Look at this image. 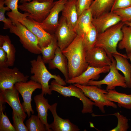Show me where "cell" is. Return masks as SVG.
Wrapping results in <instances>:
<instances>
[{
    "instance_id": "cell-1",
    "label": "cell",
    "mask_w": 131,
    "mask_h": 131,
    "mask_svg": "<svg viewBox=\"0 0 131 131\" xmlns=\"http://www.w3.org/2000/svg\"><path fill=\"white\" fill-rule=\"evenodd\" d=\"M68 61L69 79L80 75L89 65L86 61L87 51L83 43V34H77L71 44L62 50Z\"/></svg>"
},
{
    "instance_id": "cell-2",
    "label": "cell",
    "mask_w": 131,
    "mask_h": 131,
    "mask_svg": "<svg viewBox=\"0 0 131 131\" xmlns=\"http://www.w3.org/2000/svg\"><path fill=\"white\" fill-rule=\"evenodd\" d=\"M31 67L30 72L33 75L31 80L40 84L41 86V93L45 95L52 94L49 82L51 79H54L59 84L65 86L66 82L59 75H53L48 70L41 55H38L36 59L30 62Z\"/></svg>"
},
{
    "instance_id": "cell-3",
    "label": "cell",
    "mask_w": 131,
    "mask_h": 131,
    "mask_svg": "<svg viewBox=\"0 0 131 131\" xmlns=\"http://www.w3.org/2000/svg\"><path fill=\"white\" fill-rule=\"evenodd\" d=\"M125 24L124 22L121 21L98 34L95 47L104 49L111 60L113 58V54L120 55L128 58L127 55L119 53L116 49L123 37L122 29Z\"/></svg>"
},
{
    "instance_id": "cell-4",
    "label": "cell",
    "mask_w": 131,
    "mask_h": 131,
    "mask_svg": "<svg viewBox=\"0 0 131 131\" xmlns=\"http://www.w3.org/2000/svg\"><path fill=\"white\" fill-rule=\"evenodd\" d=\"M50 89L56 91L65 97H74L79 99L83 105L82 112V114L91 113L93 112L94 102L86 96L82 90L79 87L71 84L68 86L59 84L54 80L49 85Z\"/></svg>"
},
{
    "instance_id": "cell-5",
    "label": "cell",
    "mask_w": 131,
    "mask_h": 131,
    "mask_svg": "<svg viewBox=\"0 0 131 131\" xmlns=\"http://www.w3.org/2000/svg\"><path fill=\"white\" fill-rule=\"evenodd\" d=\"M9 32L19 38L23 47L29 52L36 54L41 53L37 37L19 22H15L9 29Z\"/></svg>"
},
{
    "instance_id": "cell-6",
    "label": "cell",
    "mask_w": 131,
    "mask_h": 131,
    "mask_svg": "<svg viewBox=\"0 0 131 131\" xmlns=\"http://www.w3.org/2000/svg\"><path fill=\"white\" fill-rule=\"evenodd\" d=\"M54 0L49 1L39 2L34 0L25 2L18 5V8L21 10L29 13L28 17L36 22H42L49 15L50 10L54 5Z\"/></svg>"
},
{
    "instance_id": "cell-7",
    "label": "cell",
    "mask_w": 131,
    "mask_h": 131,
    "mask_svg": "<svg viewBox=\"0 0 131 131\" xmlns=\"http://www.w3.org/2000/svg\"><path fill=\"white\" fill-rule=\"evenodd\" d=\"M74 84L79 87L85 95L94 102V105L98 107L103 113L105 112L104 106L117 108V105L113 102L109 101L105 96L107 92L106 90L100 89L94 85H83L75 83Z\"/></svg>"
},
{
    "instance_id": "cell-8",
    "label": "cell",
    "mask_w": 131,
    "mask_h": 131,
    "mask_svg": "<svg viewBox=\"0 0 131 131\" xmlns=\"http://www.w3.org/2000/svg\"><path fill=\"white\" fill-rule=\"evenodd\" d=\"M112 61L109 73L103 79L99 81L91 80L87 85H95L99 87L102 85L106 84L107 85L106 89L107 91L115 90L117 86L124 88H127L124 76L119 73L116 67L115 59L113 58Z\"/></svg>"
},
{
    "instance_id": "cell-9",
    "label": "cell",
    "mask_w": 131,
    "mask_h": 131,
    "mask_svg": "<svg viewBox=\"0 0 131 131\" xmlns=\"http://www.w3.org/2000/svg\"><path fill=\"white\" fill-rule=\"evenodd\" d=\"M15 86L23 98V102L22 104L24 111L29 117L31 113L33 114L34 113L31 103L32 93L37 89H41V85L31 80L26 82H17L15 84Z\"/></svg>"
},
{
    "instance_id": "cell-10",
    "label": "cell",
    "mask_w": 131,
    "mask_h": 131,
    "mask_svg": "<svg viewBox=\"0 0 131 131\" xmlns=\"http://www.w3.org/2000/svg\"><path fill=\"white\" fill-rule=\"evenodd\" d=\"M8 67L0 68V90L12 89L16 83L28 80L29 76L25 75L18 68Z\"/></svg>"
},
{
    "instance_id": "cell-11",
    "label": "cell",
    "mask_w": 131,
    "mask_h": 131,
    "mask_svg": "<svg viewBox=\"0 0 131 131\" xmlns=\"http://www.w3.org/2000/svg\"><path fill=\"white\" fill-rule=\"evenodd\" d=\"M54 34L57 39L58 46L62 51L67 47L77 35L72 29L66 20L62 16Z\"/></svg>"
},
{
    "instance_id": "cell-12",
    "label": "cell",
    "mask_w": 131,
    "mask_h": 131,
    "mask_svg": "<svg viewBox=\"0 0 131 131\" xmlns=\"http://www.w3.org/2000/svg\"><path fill=\"white\" fill-rule=\"evenodd\" d=\"M19 93L15 85L12 89L0 90V103L3 104L4 102L8 103L13 111L22 117L25 120L27 115L20 101Z\"/></svg>"
},
{
    "instance_id": "cell-13",
    "label": "cell",
    "mask_w": 131,
    "mask_h": 131,
    "mask_svg": "<svg viewBox=\"0 0 131 131\" xmlns=\"http://www.w3.org/2000/svg\"><path fill=\"white\" fill-rule=\"evenodd\" d=\"M68 0H58L55 1L54 5L45 19L42 22H36V23L48 33L54 34L59 24V15Z\"/></svg>"
},
{
    "instance_id": "cell-14",
    "label": "cell",
    "mask_w": 131,
    "mask_h": 131,
    "mask_svg": "<svg viewBox=\"0 0 131 131\" xmlns=\"http://www.w3.org/2000/svg\"><path fill=\"white\" fill-rule=\"evenodd\" d=\"M17 21L25 26L37 37L41 48L47 46L50 42L53 34L47 32L33 19L27 17L19 19Z\"/></svg>"
},
{
    "instance_id": "cell-15",
    "label": "cell",
    "mask_w": 131,
    "mask_h": 131,
    "mask_svg": "<svg viewBox=\"0 0 131 131\" xmlns=\"http://www.w3.org/2000/svg\"><path fill=\"white\" fill-rule=\"evenodd\" d=\"M110 68L109 66L96 67L89 66L80 75L69 79L66 82L70 84L87 85L90 80L98 79L100 74L108 72Z\"/></svg>"
},
{
    "instance_id": "cell-16",
    "label": "cell",
    "mask_w": 131,
    "mask_h": 131,
    "mask_svg": "<svg viewBox=\"0 0 131 131\" xmlns=\"http://www.w3.org/2000/svg\"><path fill=\"white\" fill-rule=\"evenodd\" d=\"M86 61L89 66L96 67L110 66L112 63L105 50L98 47L87 52Z\"/></svg>"
},
{
    "instance_id": "cell-17",
    "label": "cell",
    "mask_w": 131,
    "mask_h": 131,
    "mask_svg": "<svg viewBox=\"0 0 131 131\" xmlns=\"http://www.w3.org/2000/svg\"><path fill=\"white\" fill-rule=\"evenodd\" d=\"M57 103L50 106L49 109L53 115V122L49 124V127L53 131H79L80 129L76 125L72 123L68 119L60 117L57 112Z\"/></svg>"
},
{
    "instance_id": "cell-18",
    "label": "cell",
    "mask_w": 131,
    "mask_h": 131,
    "mask_svg": "<svg viewBox=\"0 0 131 131\" xmlns=\"http://www.w3.org/2000/svg\"><path fill=\"white\" fill-rule=\"evenodd\" d=\"M121 21V18L118 15L113 12L110 11L93 18L92 23L100 33Z\"/></svg>"
},
{
    "instance_id": "cell-19",
    "label": "cell",
    "mask_w": 131,
    "mask_h": 131,
    "mask_svg": "<svg viewBox=\"0 0 131 131\" xmlns=\"http://www.w3.org/2000/svg\"><path fill=\"white\" fill-rule=\"evenodd\" d=\"M48 64L49 69L57 68L62 72L66 82L69 79L67 60L58 46L56 50L54 57Z\"/></svg>"
},
{
    "instance_id": "cell-20",
    "label": "cell",
    "mask_w": 131,
    "mask_h": 131,
    "mask_svg": "<svg viewBox=\"0 0 131 131\" xmlns=\"http://www.w3.org/2000/svg\"><path fill=\"white\" fill-rule=\"evenodd\" d=\"M44 94L41 93L35 96L33 98L35 102L37 116L42 122L45 125L48 131L52 130L49 127L47 121L48 112L51 105L49 103L47 99L44 97Z\"/></svg>"
},
{
    "instance_id": "cell-21",
    "label": "cell",
    "mask_w": 131,
    "mask_h": 131,
    "mask_svg": "<svg viewBox=\"0 0 131 131\" xmlns=\"http://www.w3.org/2000/svg\"><path fill=\"white\" fill-rule=\"evenodd\" d=\"M77 0H68L62 10V16L66 20L69 27L74 30L78 16L77 10Z\"/></svg>"
},
{
    "instance_id": "cell-22",
    "label": "cell",
    "mask_w": 131,
    "mask_h": 131,
    "mask_svg": "<svg viewBox=\"0 0 131 131\" xmlns=\"http://www.w3.org/2000/svg\"><path fill=\"white\" fill-rule=\"evenodd\" d=\"M105 95L110 101L117 103L119 107L131 109V94L120 93L112 90H107Z\"/></svg>"
},
{
    "instance_id": "cell-23",
    "label": "cell",
    "mask_w": 131,
    "mask_h": 131,
    "mask_svg": "<svg viewBox=\"0 0 131 131\" xmlns=\"http://www.w3.org/2000/svg\"><path fill=\"white\" fill-rule=\"evenodd\" d=\"M116 61V67L123 74L127 88H131V66L127 58L121 55H112Z\"/></svg>"
},
{
    "instance_id": "cell-24",
    "label": "cell",
    "mask_w": 131,
    "mask_h": 131,
    "mask_svg": "<svg viewBox=\"0 0 131 131\" xmlns=\"http://www.w3.org/2000/svg\"><path fill=\"white\" fill-rule=\"evenodd\" d=\"M0 47L6 53L8 67L13 66L15 60V48L8 35H0Z\"/></svg>"
},
{
    "instance_id": "cell-25",
    "label": "cell",
    "mask_w": 131,
    "mask_h": 131,
    "mask_svg": "<svg viewBox=\"0 0 131 131\" xmlns=\"http://www.w3.org/2000/svg\"><path fill=\"white\" fill-rule=\"evenodd\" d=\"M93 18L91 9L86 10L78 17L74 30L77 34H82L92 24Z\"/></svg>"
},
{
    "instance_id": "cell-26",
    "label": "cell",
    "mask_w": 131,
    "mask_h": 131,
    "mask_svg": "<svg viewBox=\"0 0 131 131\" xmlns=\"http://www.w3.org/2000/svg\"><path fill=\"white\" fill-rule=\"evenodd\" d=\"M99 33L92 23L83 33V43L86 51L95 47Z\"/></svg>"
},
{
    "instance_id": "cell-27",
    "label": "cell",
    "mask_w": 131,
    "mask_h": 131,
    "mask_svg": "<svg viewBox=\"0 0 131 131\" xmlns=\"http://www.w3.org/2000/svg\"><path fill=\"white\" fill-rule=\"evenodd\" d=\"M114 0H95L93 1L90 8L91 9L93 18L109 12Z\"/></svg>"
},
{
    "instance_id": "cell-28",
    "label": "cell",
    "mask_w": 131,
    "mask_h": 131,
    "mask_svg": "<svg viewBox=\"0 0 131 131\" xmlns=\"http://www.w3.org/2000/svg\"><path fill=\"white\" fill-rule=\"evenodd\" d=\"M19 0H5L4 4L11 10L8 12L7 15L12 20L14 25L15 22L20 19L27 17L29 16L28 13H22L18 10V2Z\"/></svg>"
},
{
    "instance_id": "cell-29",
    "label": "cell",
    "mask_w": 131,
    "mask_h": 131,
    "mask_svg": "<svg viewBox=\"0 0 131 131\" xmlns=\"http://www.w3.org/2000/svg\"><path fill=\"white\" fill-rule=\"evenodd\" d=\"M58 47L57 39L53 34L50 43L47 46L41 48L42 59L45 64H48L54 58L56 50Z\"/></svg>"
},
{
    "instance_id": "cell-30",
    "label": "cell",
    "mask_w": 131,
    "mask_h": 131,
    "mask_svg": "<svg viewBox=\"0 0 131 131\" xmlns=\"http://www.w3.org/2000/svg\"><path fill=\"white\" fill-rule=\"evenodd\" d=\"M123 36L118 44L119 49H125L127 53H131V27L125 24L122 28Z\"/></svg>"
},
{
    "instance_id": "cell-31",
    "label": "cell",
    "mask_w": 131,
    "mask_h": 131,
    "mask_svg": "<svg viewBox=\"0 0 131 131\" xmlns=\"http://www.w3.org/2000/svg\"><path fill=\"white\" fill-rule=\"evenodd\" d=\"M28 131H47L45 125L37 115H33L25 122Z\"/></svg>"
},
{
    "instance_id": "cell-32",
    "label": "cell",
    "mask_w": 131,
    "mask_h": 131,
    "mask_svg": "<svg viewBox=\"0 0 131 131\" xmlns=\"http://www.w3.org/2000/svg\"><path fill=\"white\" fill-rule=\"evenodd\" d=\"M4 0H0V21L4 23L3 29H9L13 24L10 19L6 17L5 13L6 11H9L10 9L7 6H4Z\"/></svg>"
},
{
    "instance_id": "cell-33",
    "label": "cell",
    "mask_w": 131,
    "mask_h": 131,
    "mask_svg": "<svg viewBox=\"0 0 131 131\" xmlns=\"http://www.w3.org/2000/svg\"><path fill=\"white\" fill-rule=\"evenodd\" d=\"M110 115L116 116L118 120L117 125L110 131H126L129 128L128 120L127 117L121 115L119 112L115 113Z\"/></svg>"
},
{
    "instance_id": "cell-34",
    "label": "cell",
    "mask_w": 131,
    "mask_h": 131,
    "mask_svg": "<svg viewBox=\"0 0 131 131\" xmlns=\"http://www.w3.org/2000/svg\"><path fill=\"white\" fill-rule=\"evenodd\" d=\"M3 109L0 110V131H16Z\"/></svg>"
},
{
    "instance_id": "cell-35",
    "label": "cell",
    "mask_w": 131,
    "mask_h": 131,
    "mask_svg": "<svg viewBox=\"0 0 131 131\" xmlns=\"http://www.w3.org/2000/svg\"><path fill=\"white\" fill-rule=\"evenodd\" d=\"M13 126L16 131H28L24 123L23 118L13 111L12 113Z\"/></svg>"
},
{
    "instance_id": "cell-36",
    "label": "cell",
    "mask_w": 131,
    "mask_h": 131,
    "mask_svg": "<svg viewBox=\"0 0 131 131\" xmlns=\"http://www.w3.org/2000/svg\"><path fill=\"white\" fill-rule=\"evenodd\" d=\"M113 12L120 17L121 21L131 23V6L125 8L117 9Z\"/></svg>"
},
{
    "instance_id": "cell-37",
    "label": "cell",
    "mask_w": 131,
    "mask_h": 131,
    "mask_svg": "<svg viewBox=\"0 0 131 131\" xmlns=\"http://www.w3.org/2000/svg\"><path fill=\"white\" fill-rule=\"evenodd\" d=\"M93 0H77L76 6L78 16L90 8Z\"/></svg>"
},
{
    "instance_id": "cell-38",
    "label": "cell",
    "mask_w": 131,
    "mask_h": 131,
    "mask_svg": "<svg viewBox=\"0 0 131 131\" xmlns=\"http://www.w3.org/2000/svg\"><path fill=\"white\" fill-rule=\"evenodd\" d=\"M131 6V0H114L110 11Z\"/></svg>"
},
{
    "instance_id": "cell-39",
    "label": "cell",
    "mask_w": 131,
    "mask_h": 131,
    "mask_svg": "<svg viewBox=\"0 0 131 131\" xmlns=\"http://www.w3.org/2000/svg\"><path fill=\"white\" fill-rule=\"evenodd\" d=\"M6 54L1 47H0V68L8 67Z\"/></svg>"
},
{
    "instance_id": "cell-40",
    "label": "cell",
    "mask_w": 131,
    "mask_h": 131,
    "mask_svg": "<svg viewBox=\"0 0 131 131\" xmlns=\"http://www.w3.org/2000/svg\"><path fill=\"white\" fill-rule=\"evenodd\" d=\"M127 56L128 57V58L129 59L131 63V53H127Z\"/></svg>"
},
{
    "instance_id": "cell-41",
    "label": "cell",
    "mask_w": 131,
    "mask_h": 131,
    "mask_svg": "<svg viewBox=\"0 0 131 131\" xmlns=\"http://www.w3.org/2000/svg\"><path fill=\"white\" fill-rule=\"evenodd\" d=\"M36 0L39 1V2H47L49 1L52 0Z\"/></svg>"
},
{
    "instance_id": "cell-42",
    "label": "cell",
    "mask_w": 131,
    "mask_h": 131,
    "mask_svg": "<svg viewBox=\"0 0 131 131\" xmlns=\"http://www.w3.org/2000/svg\"><path fill=\"white\" fill-rule=\"evenodd\" d=\"M32 0H20V2L21 3L23 2H30L32 1Z\"/></svg>"
},
{
    "instance_id": "cell-43",
    "label": "cell",
    "mask_w": 131,
    "mask_h": 131,
    "mask_svg": "<svg viewBox=\"0 0 131 131\" xmlns=\"http://www.w3.org/2000/svg\"><path fill=\"white\" fill-rule=\"evenodd\" d=\"M124 23L125 24L131 27V23H130L128 22H125Z\"/></svg>"
},
{
    "instance_id": "cell-44",
    "label": "cell",
    "mask_w": 131,
    "mask_h": 131,
    "mask_svg": "<svg viewBox=\"0 0 131 131\" xmlns=\"http://www.w3.org/2000/svg\"></svg>"
}]
</instances>
